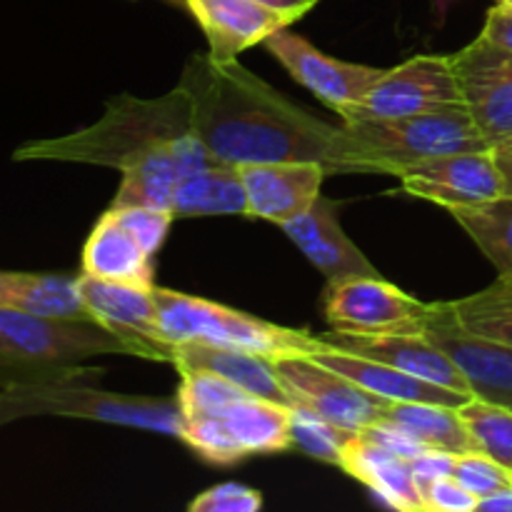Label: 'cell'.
Instances as JSON below:
<instances>
[{"label": "cell", "instance_id": "6da1fadb", "mask_svg": "<svg viewBox=\"0 0 512 512\" xmlns=\"http://www.w3.org/2000/svg\"><path fill=\"white\" fill-rule=\"evenodd\" d=\"M178 88L193 108V135L228 165L313 160L328 173L358 175L343 125L305 113L235 63L193 55Z\"/></svg>", "mask_w": 512, "mask_h": 512}, {"label": "cell", "instance_id": "8992f818", "mask_svg": "<svg viewBox=\"0 0 512 512\" xmlns=\"http://www.w3.org/2000/svg\"><path fill=\"white\" fill-rule=\"evenodd\" d=\"M93 355H133V350L93 318H53L0 308L3 365L68 370Z\"/></svg>", "mask_w": 512, "mask_h": 512}, {"label": "cell", "instance_id": "44dd1931", "mask_svg": "<svg viewBox=\"0 0 512 512\" xmlns=\"http://www.w3.org/2000/svg\"><path fill=\"white\" fill-rule=\"evenodd\" d=\"M340 468L370 490L380 503L393 510L425 512L423 498L415 485L410 460L380 448L378 443L355 433L343 450Z\"/></svg>", "mask_w": 512, "mask_h": 512}, {"label": "cell", "instance_id": "60d3db41", "mask_svg": "<svg viewBox=\"0 0 512 512\" xmlns=\"http://www.w3.org/2000/svg\"><path fill=\"white\" fill-rule=\"evenodd\" d=\"M480 512H512V485L510 488L500 490V493L483 498L478 503Z\"/></svg>", "mask_w": 512, "mask_h": 512}, {"label": "cell", "instance_id": "ac0fdd59", "mask_svg": "<svg viewBox=\"0 0 512 512\" xmlns=\"http://www.w3.org/2000/svg\"><path fill=\"white\" fill-rule=\"evenodd\" d=\"M183 5L203 28L215 63H235L240 53L293 23L255 0H183Z\"/></svg>", "mask_w": 512, "mask_h": 512}, {"label": "cell", "instance_id": "ba28073f", "mask_svg": "<svg viewBox=\"0 0 512 512\" xmlns=\"http://www.w3.org/2000/svg\"><path fill=\"white\" fill-rule=\"evenodd\" d=\"M455 103H463V95L453 55H415L398 68L385 70L368 95L345 108L340 118L343 123L403 118Z\"/></svg>", "mask_w": 512, "mask_h": 512}, {"label": "cell", "instance_id": "8fae6325", "mask_svg": "<svg viewBox=\"0 0 512 512\" xmlns=\"http://www.w3.org/2000/svg\"><path fill=\"white\" fill-rule=\"evenodd\" d=\"M398 180L413 198L430 200L448 210L483 205L505 195L503 178L490 148L418 160L405 165Z\"/></svg>", "mask_w": 512, "mask_h": 512}, {"label": "cell", "instance_id": "836d02e7", "mask_svg": "<svg viewBox=\"0 0 512 512\" xmlns=\"http://www.w3.org/2000/svg\"><path fill=\"white\" fill-rule=\"evenodd\" d=\"M110 213L115 215V220L125 230H130L140 240V245L150 255H155L163 248L165 235H168L170 225L175 220V215L170 210L145 208V205H128V208H115V205H110Z\"/></svg>", "mask_w": 512, "mask_h": 512}, {"label": "cell", "instance_id": "e575fe53", "mask_svg": "<svg viewBox=\"0 0 512 512\" xmlns=\"http://www.w3.org/2000/svg\"><path fill=\"white\" fill-rule=\"evenodd\" d=\"M263 508V495L238 483H223L208 488L190 500V512H258Z\"/></svg>", "mask_w": 512, "mask_h": 512}, {"label": "cell", "instance_id": "4fadbf2b", "mask_svg": "<svg viewBox=\"0 0 512 512\" xmlns=\"http://www.w3.org/2000/svg\"><path fill=\"white\" fill-rule=\"evenodd\" d=\"M273 58L293 75L295 83L323 100L335 113H343L350 105L360 103L385 73L383 68L370 65L345 63V60L330 58L323 50L310 45L300 35L290 33L288 28L278 30L265 40Z\"/></svg>", "mask_w": 512, "mask_h": 512}, {"label": "cell", "instance_id": "f1b7e54d", "mask_svg": "<svg viewBox=\"0 0 512 512\" xmlns=\"http://www.w3.org/2000/svg\"><path fill=\"white\" fill-rule=\"evenodd\" d=\"M453 310L470 333L512 345V273H500L480 293L453 300Z\"/></svg>", "mask_w": 512, "mask_h": 512}, {"label": "cell", "instance_id": "4dcf8cb0", "mask_svg": "<svg viewBox=\"0 0 512 512\" xmlns=\"http://www.w3.org/2000/svg\"><path fill=\"white\" fill-rule=\"evenodd\" d=\"M180 373V388H178V403L183 410V418H195V415H210L223 410L225 405L235 403V400L245 398L243 388L225 380L223 375L210 373V370H193V368H178Z\"/></svg>", "mask_w": 512, "mask_h": 512}, {"label": "cell", "instance_id": "e0dca14e", "mask_svg": "<svg viewBox=\"0 0 512 512\" xmlns=\"http://www.w3.org/2000/svg\"><path fill=\"white\" fill-rule=\"evenodd\" d=\"M215 155L208 153L203 143L195 135L188 138L170 140L160 145L158 150L140 158L138 163L128 165L120 178L118 193H115V208H128V205H145V208L170 210L173 193L180 180L195 168L215 163Z\"/></svg>", "mask_w": 512, "mask_h": 512}, {"label": "cell", "instance_id": "9a60e30c", "mask_svg": "<svg viewBox=\"0 0 512 512\" xmlns=\"http://www.w3.org/2000/svg\"><path fill=\"white\" fill-rule=\"evenodd\" d=\"M248 198V218H260L283 228L300 218L320 198L328 170L313 160L238 165Z\"/></svg>", "mask_w": 512, "mask_h": 512}, {"label": "cell", "instance_id": "74e56055", "mask_svg": "<svg viewBox=\"0 0 512 512\" xmlns=\"http://www.w3.org/2000/svg\"><path fill=\"white\" fill-rule=\"evenodd\" d=\"M480 38L512 53V3H498L488 10Z\"/></svg>", "mask_w": 512, "mask_h": 512}, {"label": "cell", "instance_id": "d4e9b609", "mask_svg": "<svg viewBox=\"0 0 512 512\" xmlns=\"http://www.w3.org/2000/svg\"><path fill=\"white\" fill-rule=\"evenodd\" d=\"M170 213L175 218H205V215H245L248 198H245L243 180L238 165H228L223 160L195 168L185 175L173 193Z\"/></svg>", "mask_w": 512, "mask_h": 512}, {"label": "cell", "instance_id": "7a4b0ae2", "mask_svg": "<svg viewBox=\"0 0 512 512\" xmlns=\"http://www.w3.org/2000/svg\"><path fill=\"white\" fill-rule=\"evenodd\" d=\"M188 135H193V108L183 88L148 100L120 93L93 125L63 138L30 140L15 148L13 160L105 165L123 173L160 145Z\"/></svg>", "mask_w": 512, "mask_h": 512}, {"label": "cell", "instance_id": "83f0119b", "mask_svg": "<svg viewBox=\"0 0 512 512\" xmlns=\"http://www.w3.org/2000/svg\"><path fill=\"white\" fill-rule=\"evenodd\" d=\"M498 273H512V195L450 210Z\"/></svg>", "mask_w": 512, "mask_h": 512}, {"label": "cell", "instance_id": "603a6c76", "mask_svg": "<svg viewBox=\"0 0 512 512\" xmlns=\"http://www.w3.org/2000/svg\"><path fill=\"white\" fill-rule=\"evenodd\" d=\"M233 448L238 450L240 460L248 455L285 453L293 448V430H290V405L275 403V400L245 398L225 405L218 413H210Z\"/></svg>", "mask_w": 512, "mask_h": 512}, {"label": "cell", "instance_id": "4316f807", "mask_svg": "<svg viewBox=\"0 0 512 512\" xmlns=\"http://www.w3.org/2000/svg\"><path fill=\"white\" fill-rule=\"evenodd\" d=\"M385 418L408 430L413 438L433 450H448L453 455L478 450L468 425L460 418L458 408L438 403H390Z\"/></svg>", "mask_w": 512, "mask_h": 512}, {"label": "cell", "instance_id": "cb8c5ba5", "mask_svg": "<svg viewBox=\"0 0 512 512\" xmlns=\"http://www.w3.org/2000/svg\"><path fill=\"white\" fill-rule=\"evenodd\" d=\"M155 255L140 245L130 230L115 220L110 208L93 225L83 248V273L115 283L153 285Z\"/></svg>", "mask_w": 512, "mask_h": 512}, {"label": "cell", "instance_id": "7c38bea8", "mask_svg": "<svg viewBox=\"0 0 512 512\" xmlns=\"http://www.w3.org/2000/svg\"><path fill=\"white\" fill-rule=\"evenodd\" d=\"M463 105L490 145L512 135V53L478 35L453 53Z\"/></svg>", "mask_w": 512, "mask_h": 512}, {"label": "cell", "instance_id": "2e32d148", "mask_svg": "<svg viewBox=\"0 0 512 512\" xmlns=\"http://www.w3.org/2000/svg\"><path fill=\"white\" fill-rule=\"evenodd\" d=\"M320 340L333 345V348L378 360V363L398 368L403 373L415 375V378L428 380V383L473 395L463 370L428 335H355L330 330Z\"/></svg>", "mask_w": 512, "mask_h": 512}, {"label": "cell", "instance_id": "d590c367", "mask_svg": "<svg viewBox=\"0 0 512 512\" xmlns=\"http://www.w3.org/2000/svg\"><path fill=\"white\" fill-rule=\"evenodd\" d=\"M425 512H475L478 510V498L468 488L458 483L453 475L438 478L423 493Z\"/></svg>", "mask_w": 512, "mask_h": 512}, {"label": "cell", "instance_id": "d6986e66", "mask_svg": "<svg viewBox=\"0 0 512 512\" xmlns=\"http://www.w3.org/2000/svg\"><path fill=\"white\" fill-rule=\"evenodd\" d=\"M283 233L328 280L380 275L363 250L345 235L338 220V205L323 195L315 200L308 213L285 223Z\"/></svg>", "mask_w": 512, "mask_h": 512}, {"label": "cell", "instance_id": "3957f363", "mask_svg": "<svg viewBox=\"0 0 512 512\" xmlns=\"http://www.w3.org/2000/svg\"><path fill=\"white\" fill-rule=\"evenodd\" d=\"M358 175H395L405 165L465 150H485L490 143L463 103L428 113L385 120L343 123Z\"/></svg>", "mask_w": 512, "mask_h": 512}, {"label": "cell", "instance_id": "f35d334b", "mask_svg": "<svg viewBox=\"0 0 512 512\" xmlns=\"http://www.w3.org/2000/svg\"><path fill=\"white\" fill-rule=\"evenodd\" d=\"M490 150H493L495 165H498L500 178H503L505 195H512V135L490 145Z\"/></svg>", "mask_w": 512, "mask_h": 512}, {"label": "cell", "instance_id": "5b68a950", "mask_svg": "<svg viewBox=\"0 0 512 512\" xmlns=\"http://www.w3.org/2000/svg\"><path fill=\"white\" fill-rule=\"evenodd\" d=\"M155 303H158L160 328L173 348L178 343L195 340V343L250 350L275 360L280 355H313L323 345V340L313 338L305 330L265 323L228 305L193 298L178 290L155 288Z\"/></svg>", "mask_w": 512, "mask_h": 512}, {"label": "cell", "instance_id": "ffe728a7", "mask_svg": "<svg viewBox=\"0 0 512 512\" xmlns=\"http://www.w3.org/2000/svg\"><path fill=\"white\" fill-rule=\"evenodd\" d=\"M310 358L323 363L325 368L335 370V373L345 375L348 380L358 383L360 388L370 390V393L380 395L385 400H393V403H438L460 408V405H465L473 398L468 393H458V390L428 383V380H420L415 375L403 373V370L378 363V360L333 348L328 343L320 345Z\"/></svg>", "mask_w": 512, "mask_h": 512}, {"label": "cell", "instance_id": "1f68e13d", "mask_svg": "<svg viewBox=\"0 0 512 512\" xmlns=\"http://www.w3.org/2000/svg\"><path fill=\"white\" fill-rule=\"evenodd\" d=\"M290 430H293V448H300L310 458L338 465V468L345 445L353 438V433H345L338 425L320 418L318 413L303 408V405L290 408Z\"/></svg>", "mask_w": 512, "mask_h": 512}, {"label": "cell", "instance_id": "8d00e7d4", "mask_svg": "<svg viewBox=\"0 0 512 512\" xmlns=\"http://www.w3.org/2000/svg\"><path fill=\"white\" fill-rule=\"evenodd\" d=\"M410 468H413L415 485H418V493L423 498L425 490L435 483L438 478H445V475H453L455 468V455L448 453V450H425L418 458L410 460Z\"/></svg>", "mask_w": 512, "mask_h": 512}, {"label": "cell", "instance_id": "b9f144b4", "mask_svg": "<svg viewBox=\"0 0 512 512\" xmlns=\"http://www.w3.org/2000/svg\"><path fill=\"white\" fill-rule=\"evenodd\" d=\"M498 3H512V0H498Z\"/></svg>", "mask_w": 512, "mask_h": 512}, {"label": "cell", "instance_id": "d6a6232c", "mask_svg": "<svg viewBox=\"0 0 512 512\" xmlns=\"http://www.w3.org/2000/svg\"><path fill=\"white\" fill-rule=\"evenodd\" d=\"M453 478L458 480L463 488H468L480 503L483 498H490V495L510 488L512 470L500 465L498 460H493L490 455L473 450V453L455 455Z\"/></svg>", "mask_w": 512, "mask_h": 512}, {"label": "cell", "instance_id": "484cf974", "mask_svg": "<svg viewBox=\"0 0 512 512\" xmlns=\"http://www.w3.org/2000/svg\"><path fill=\"white\" fill-rule=\"evenodd\" d=\"M0 308L53 318H90L78 278L0 270Z\"/></svg>", "mask_w": 512, "mask_h": 512}, {"label": "cell", "instance_id": "5bb4252c", "mask_svg": "<svg viewBox=\"0 0 512 512\" xmlns=\"http://www.w3.org/2000/svg\"><path fill=\"white\" fill-rule=\"evenodd\" d=\"M425 335L463 370L475 398L512 410V345L465 330L453 303H435Z\"/></svg>", "mask_w": 512, "mask_h": 512}, {"label": "cell", "instance_id": "277c9868", "mask_svg": "<svg viewBox=\"0 0 512 512\" xmlns=\"http://www.w3.org/2000/svg\"><path fill=\"white\" fill-rule=\"evenodd\" d=\"M33 415H60V418L125 425V428L150 430L170 438H180L185 428L178 398L118 395L73 385V378L10 383L8 388L0 390V428Z\"/></svg>", "mask_w": 512, "mask_h": 512}, {"label": "cell", "instance_id": "30bf717a", "mask_svg": "<svg viewBox=\"0 0 512 512\" xmlns=\"http://www.w3.org/2000/svg\"><path fill=\"white\" fill-rule=\"evenodd\" d=\"M78 288L90 318L118 335L133 355L173 363V345L160 328L155 285L115 283L83 273L78 275Z\"/></svg>", "mask_w": 512, "mask_h": 512}, {"label": "cell", "instance_id": "7402d4cb", "mask_svg": "<svg viewBox=\"0 0 512 512\" xmlns=\"http://www.w3.org/2000/svg\"><path fill=\"white\" fill-rule=\"evenodd\" d=\"M173 365L175 368L210 370V373L223 375L225 380H230L255 398L275 400V403L293 408V398L280 383L273 363L265 355L188 340V343H178L173 348Z\"/></svg>", "mask_w": 512, "mask_h": 512}, {"label": "cell", "instance_id": "ab89813d", "mask_svg": "<svg viewBox=\"0 0 512 512\" xmlns=\"http://www.w3.org/2000/svg\"><path fill=\"white\" fill-rule=\"evenodd\" d=\"M255 3L265 5V8L275 10V13L285 15V18L295 23V20L303 18L305 13H310L320 0H255Z\"/></svg>", "mask_w": 512, "mask_h": 512}, {"label": "cell", "instance_id": "52a82bcc", "mask_svg": "<svg viewBox=\"0 0 512 512\" xmlns=\"http://www.w3.org/2000/svg\"><path fill=\"white\" fill-rule=\"evenodd\" d=\"M330 330L355 335H425L435 303H423L380 275L328 280L323 295Z\"/></svg>", "mask_w": 512, "mask_h": 512}, {"label": "cell", "instance_id": "f546056e", "mask_svg": "<svg viewBox=\"0 0 512 512\" xmlns=\"http://www.w3.org/2000/svg\"><path fill=\"white\" fill-rule=\"evenodd\" d=\"M480 453L512 470V410L483 398H470L458 408Z\"/></svg>", "mask_w": 512, "mask_h": 512}, {"label": "cell", "instance_id": "9c48e42d", "mask_svg": "<svg viewBox=\"0 0 512 512\" xmlns=\"http://www.w3.org/2000/svg\"><path fill=\"white\" fill-rule=\"evenodd\" d=\"M270 363L293 398V405L313 410L345 433L355 435L375 420L385 418L388 405L393 403L325 368L310 355H280Z\"/></svg>", "mask_w": 512, "mask_h": 512}]
</instances>
